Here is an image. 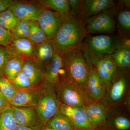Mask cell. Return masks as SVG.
<instances>
[{
    "label": "cell",
    "instance_id": "obj_8",
    "mask_svg": "<svg viewBox=\"0 0 130 130\" xmlns=\"http://www.w3.org/2000/svg\"><path fill=\"white\" fill-rule=\"evenodd\" d=\"M108 106L106 97L98 101H93L85 108L87 118L95 129L105 126Z\"/></svg>",
    "mask_w": 130,
    "mask_h": 130
},
{
    "label": "cell",
    "instance_id": "obj_36",
    "mask_svg": "<svg viewBox=\"0 0 130 130\" xmlns=\"http://www.w3.org/2000/svg\"><path fill=\"white\" fill-rule=\"evenodd\" d=\"M44 125V124L42 123L32 126H25L17 125L13 130H42Z\"/></svg>",
    "mask_w": 130,
    "mask_h": 130
},
{
    "label": "cell",
    "instance_id": "obj_15",
    "mask_svg": "<svg viewBox=\"0 0 130 130\" xmlns=\"http://www.w3.org/2000/svg\"><path fill=\"white\" fill-rule=\"evenodd\" d=\"M93 66L104 83L108 92L116 72L117 65L111 58L107 57L96 61Z\"/></svg>",
    "mask_w": 130,
    "mask_h": 130
},
{
    "label": "cell",
    "instance_id": "obj_39",
    "mask_svg": "<svg viewBox=\"0 0 130 130\" xmlns=\"http://www.w3.org/2000/svg\"><path fill=\"white\" fill-rule=\"evenodd\" d=\"M42 130H57L56 129H52V128H49L47 126H46L44 125V126H43V128L42 129Z\"/></svg>",
    "mask_w": 130,
    "mask_h": 130
},
{
    "label": "cell",
    "instance_id": "obj_1",
    "mask_svg": "<svg viewBox=\"0 0 130 130\" xmlns=\"http://www.w3.org/2000/svg\"><path fill=\"white\" fill-rule=\"evenodd\" d=\"M87 35L85 24L72 16L64 19L53 40L55 52L60 54L81 48Z\"/></svg>",
    "mask_w": 130,
    "mask_h": 130
},
{
    "label": "cell",
    "instance_id": "obj_3",
    "mask_svg": "<svg viewBox=\"0 0 130 130\" xmlns=\"http://www.w3.org/2000/svg\"><path fill=\"white\" fill-rule=\"evenodd\" d=\"M62 56L64 77L69 82L86 89L92 66L85 58L81 48L67 52Z\"/></svg>",
    "mask_w": 130,
    "mask_h": 130
},
{
    "label": "cell",
    "instance_id": "obj_31",
    "mask_svg": "<svg viewBox=\"0 0 130 130\" xmlns=\"http://www.w3.org/2000/svg\"><path fill=\"white\" fill-rule=\"evenodd\" d=\"M10 81L18 90L26 89L35 87L21 71L13 80Z\"/></svg>",
    "mask_w": 130,
    "mask_h": 130
},
{
    "label": "cell",
    "instance_id": "obj_19",
    "mask_svg": "<svg viewBox=\"0 0 130 130\" xmlns=\"http://www.w3.org/2000/svg\"><path fill=\"white\" fill-rule=\"evenodd\" d=\"M104 128L107 130H130V120L123 113H113L108 108Z\"/></svg>",
    "mask_w": 130,
    "mask_h": 130
},
{
    "label": "cell",
    "instance_id": "obj_7",
    "mask_svg": "<svg viewBox=\"0 0 130 130\" xmlns=\"http://www.w3.org/2000/svg\"><path fill=\"white\" fill-rule=\"evenodd\" d=\"M64 19L58 13L43 9L37 22L48 40H53L63 24Z\"/></svg>",
    "mask_w": 130,
    "mask_h": 130
},
{
    "label": "cell",
    "instance_id": "obj_14",
    "mask_svg": "<svg viewBox=\"0 0 130 130\" xmlns=\"http://www.w3.org/2000/svg\"><path fill=\"white\" fill-rule=\"evenodd\" d=\"M86 89L93 101H98L107 97L106 86L93 66L91 69Z\"/></svg>",
    "mask_w": 130,
    "mask_h": 130
},
{
    "label": "cell",
    "instance_id": "obj_5",
    "mask_svg": "<svg viewBox=\"0 0 130 130\" xmlns=\"http://www.w3.org/2000/svg\"><path fill=\"white\" fill-rule=\"evenodd\" d=\"M60 104L55 86L43 83L40 100L36 107L41 122L45 124L59 111Z\"/></svg>",
    "mask_w": 130,
    "mask_h": 130
},
{
    "label": "cell",
    "instance_id": "obj_21",
    "mask_svg": "<svg viewBox=\"0 0 130 130\" xmlns=\"http://www.w3.org/2000/svg\"><path fill=\"white\" fill-rule=\"evenodd\" d=\"M55 53L53 40H47L35 47L33 57L38 62L47 64L51 61Z\"/></svg>",
    "mask_w": 130,
    "mask_h": 130
},
{
    "label": "cell",
    "instance_id": "obj_37",
    "mask_svg": "<svg viewBox=\"0 0 130 130\" xmlns=\"http://www.w3.org/2000/svg\"><path fill=\"white\" fill-rule=\"evenodd\" d=\"M13 1L11 0H0V13L8 9Z\"/></svg>",
    "mask_w": 130,
    "mask_h": 130
},
{
    "label": "cell",
    "instance_id": "obj_17",
    "mask_svg": "<svg viewBox=\"0 0 130 130\" xmlns=\"http://www.w3.org/2000/svg\"><path fill=\"white\" fill-rule=\"evenodd\" d=\"M127 85L128 81L126 76L122 75L117 78L114 75L107 92L108 104L109 103L114 105L120 102L125 94Z\"/></svg>",
    "mask_w": 130,
    "mask_h": 130
},
{
    "label": "cell",
    "instance_id": "obj_10",
    "mask_svg": "<svg viewBox=\"0 0 130 130\" xmlns=\"http://www.w3.org/2000/svg\"><path fill=\"white\" fill-rule=\"evenodd\" d=\"M59 111L70 119L76 130H95L87 118L85 108L70 106L61 103Z\"/></svg>",
    "mask_w": 130,
    "mask_h": 130
},
{
    "label": "cell",
    "instance_id": "obj_2",
    "mask_svg": "<svg viewBox=\"0 0 130 130\" xmlns=\"http://www.w3.org/2000/svg\"><path fill=\"white\" fill-rule=\"evenodd\" d=\"M123 44L113 35L90 36L85 39L81 47L85 58L91 65L96 61L110 56Z\"/></svg>",
    "mask_w": 130,
    "mask_h": 130
},
{
    "label": "cell",
    "instance_id": "obj_11",
    "mask_svg": "<svg viewBox=\"0 0 130 130\" xmlns=\"http://www.w3.org/2000/svg\"><path fill=\"white\" fill-rule=\"evenodd\" d=\"M112 0H84L81 1L79 19L85 23L90 17L114 7Z\"/></svg>",
    "mask_w": 130,
    "mask_h": 130
},
{
    "label": "cell",
    "instance_id": "obj_23",
    "mask_svg": "<svg viewBox=\"0 0 130 130\" xmlns=\"http://www.w3.org/2000/svg\"><path fill=\"white\" fill-rule=\"evenodd\" d=\"M38 2L43 6L55 10L63 19L71 15L68 0H42Z\"/></svg>",
    "mask_w": 130,
    "mask_h": 130
},
{
    "label": "cell",
    "instance_id": "obj_33",
    "mask_svg": "<svg viewBox=\"0 0 130 130\" xmlns=\"http://www.w3.org/2000/svg\"><path fill=\"white\" fill-rule=\"evenodd\" d=\"M13 39L11 30L0 27V45L9 47Z\"/></svg>",
    "mask_w": 130,
    "mask_h": 130
},
{
    "label": "cell",
    "instance_id": "obj_4",
    "mask_svg": "<svg viewBox=\"0 0 130 130\" xmlns=\"http://www.w3.org/2000/svg\"><path fill=\"white\" fill-rule=\"evenodd\" d=\"M55 87L61 104L85 108L93 101L86 89L69 82L64 77L60 78Z\"/></svg>",
    "mask_w": 130,
    "mask_h": 130
},
{
    "label": "cell",
    "instance_id": "obj_38",
    "mask_svg": "<svg viewBox=\"0 0 130 130\" xmlns=\"http://www.w3.org/2000/svg\"><path fill=\"white\" fill-rule=\"evenodd\" d=\"M10 106V103L0 91V111Z\"/></svg>",
    "mask_w": 130,
    "mask_h": 130
},
{
    "label": "cell",
    "instance_id": "obj_25",
    "mask_svg": "<svg viewBox=\"0 0 130 130\" xmlns=\"http://www.w3.org/2000/svg\"><path fill=\"white\" fill-rule=\"evenodd\" d=\"M23 62V60L22 59L16 58H12L7 61L3 71L9 81L13 80L21 72Z\"/></svg>",
    "mask_w": 130,
    "mask_h": 130
},
{
    "label": "cell",
    "instance_id": "obj_18",
    "mask_svg": "<svg viewBox=\"0 0 130 130\" xmlns=\"http://www.w3.org/2000/svg\"><path fill=\"white\" fill-rule=\"evenodd\" d=\"M8 47L10 56L22 59L23 57L33 56L35 47L28 39L13 38L11 44Z\"/></svg>",
    "mask_w": 130,
    "mask_h": 130
},
{
    "label": "cell",
    "instance_id": "obj_28",
    "mask_svg": "<svg viewBox=\"0 0 130 130\" xmlns=\"http://www.w3.org/2000/svg\"><path fill=\"white\" fill-rule=\"evenodd\" d=\"M11 31L14 39L29 40V31L28 21L19 20Z\"/></svg>",
    "mask_w": 130,
    "mask_h": 130
},
{
    "label": "cell",
    "instance_id": "obj_26",
    "mask_svg": "<svg viewBox=\"0 0 130 130\" xmlns=\"http://www.w3.org/2000/svg\"><path fill=\"white\" fill-rule=\"evenodd\" d=\"M16 125L11 106L0 111V130H13Z\"/></svg>",
    "mask_w": 130,
    "mask_h": 130
},
{
    "label": "cell",
    "instance_id": "obj_34",
    "mask_svg": "<svg viewBox=\"0 0 130 130\" xmlns=\"http://www.w3.org/2000/svg\"><path fill=\"white\" fill-rule=\"evenodd\" d=\"M70 6L71 16L75 18L79 19L81 1L68 0Z\"/></svg>",
    "mask_w": 130,
    "mask_h": 130
},
{
    "label": "cell",
    "instance_id": "obj_35",
    "mask_svg": "<svg viewBox=\"0 0 130 130\" xmlns=\"http://www.w3.org/2000/svg\"><path fill=\"white\" fill-rule=\"evenodd\" d=\"M9 56L8 49L0 46V71H3V68L10 59Z\"/></svg>",
    "mask_w": 130,
    "mask_h": 130
},
{
    "label": "cell",
    "instance_id": "obj_9",
    "mask_svg": "<svg viewBox=\"0 0 130 130\" xmlns=\"http://www.w3.org/2000/svg\"><path fill=\"white\" fill-rule=\"evenodd\" d=\"M9 9L17 18L25 21H37L43 9L30 3L13 1Z\"/></svg>",
    "mask_w": 130,
    "mask_h": 130
},
{
    "label": "cell",
    "instance_id": "obj_29",
    "mask_svg": "<svg viewBox=\"0 0 130 130\" xmlns=\"http://www.w3.org/2000/svg\"><path fill=\"white\" fill-rule=\"evenodd\" d=\"M19 20L8 9L0 13V27L11 30Z\"/></svg>",
    "mask_w": 130,
    "mask_h": 130
},
{
    "label": "cell",
    "instance_id": "obj_22",
    "mask_svg": "<svg viewBox=\"0 0 130 130\" xmlns=\"http://www.w3.org/2000/svg\"><path fill=\"white\" fill-rule=\"evenodd\" d=\"M45 125L57 130H76L70 119L59 111L46 123Z\"/></svg>",
    "mask_w": 130,
    "mask_h": 130
},
{
    "label": "cell",
    "instance_id": "obj_13",
    "mask_svg": "<svg viewBox=\"0 0 130 130\" xmlns=\"http://www.w3.org/2000/svg\"><path fill=\"white\" fill-rule=\"evenodd\" d=\"M64 76L62 56L55 52L53 59L43 70V83L55 86L60 78Z\"/></svg>",
    "mask_w": 130,
    "mask_h": 130
},
{
    "label": "cell",
    "instance_id": "obj_32",
    "mask_svg": "<svg viewBox=\"0 0 130 130\" xmlns=\"http://www.w3.org/2000/svg\"><path fill=\"white\" fill-rule=\"evenodd\" d=\"M118 21L121 29L126 32L130 30V12L125 9L120 11L118 13Z\"/></svg>",
    "mask_w": 130,
    "mask_h": 130
},
{
    "label": "cell",
    "instance_id": "obj_27",
    "mask_svg": "<svg viewBox=\"0 0 130 130\" xmlns=\"http://www.w3.org/2000/svg\"><path fill=\"white\" fill-rule=\"evenodd\" d=\"M29 31V40L34 45H38L46 41V36L37 21H28Z\"/></svg>",
    "mask_w": 130,
    "mask_h": 130
},
{
    "label": "cell",
    "instance_id": "obj_16",
    "mask_svg": "<svg viewBox=\"0 0 130 130\" xmlns=\"http://www.w3.org/2000/svg\"><path fill=\"white\" fill-rule=\"evenodd\" d=\"M11 107L17 125L32 126L41 123L35 107Z\"/></svg>",
    "mask_w": 130,
    "mask_h": 130
},
{
    "label": "cell",
    "instance_id": "obj_12",
    "mask_svg": "<svg viewBox=\"0 0 130 130\" xmlns=\"http://www.w3.org/2000/svg\"><path fill=\"white\" fill-rule=\"evenodd\" d=\"M40 86H35L31 88L18 90L10 102L12 106L34 107L37 106L41 94Z\"/></svg>",
    "mask_w": 130,
    "mask_h": 130
},
{
    "label": "cell",
    "instance_id": "obj_24",
    "mask_svg": "<svg viewBox=\"0 0 130 130\" xmlns=\"http://www.w3.org/2000/svg\"><path fill=\"white\" fill-rule=\"evenodd\" d=\"M110 57L120 68L124 70L129 69L130 66L129 46L123 44Z\"/></svg>",
    "mask_w": 130,
    "mask_h": 130
},
{
    "label": "cell",
    "instance_id": "obj_40",
    "mask_svg": "<svg viewBox=\"0 0 130 130\" xmlns=\"http://www.w3.org/2000/svg\"><path fill=\"white\" fill-rule=\"evenodd\" d=\"M95 130H107L106 129H105L104 127H102V128H98V129H95Z\"/></svg>",
    "mask_w": 130,
    "mask_h": 130
},
{
    "label": "cell",
    "instance_id": "obj_6",
    "mask_svg": "<svg viewBox=\"0 0 130 130\" xmlns=\"http://www.w3.org/2000/svg\"><path fill=\"white\" fill-rule=\"evenodd\" d=\"M115 14L113 7L88 19L85 23L87 34L113 32L115 30Z\"/></svg>",
    "mask_w": 130,
    "mask_h": 130
},
{
    "label": "cell",
    "instance_id": "obj_20",
    "mask_svg": "<svg viewBox=\"0 0 130 130\" xmlns=\"http://www.w3.org/2000/svg\"><path fill=\"white\" fill-rule=\"evenodd\" d=\"M21 72L34 86H38L43 81V71L31 60H23Z\"/></svg>",
    "mask_w": 130,
    "mask_h": 130
},
{
    "label": "cell",
    "instance_id": "obj_30",
    "mask_svg": "<svg viewBox=\"0 0 130 130\" xmlns=\"http://www.w3.org/2000/svg\"><path fill=\"white\" fill-rule=\"evenodd\" d=\"M18 90L7 78L0 77V91L9 103Z\"/></svg>",
    "mask_w": 130,
    "mask_h": 130
}]
</instances>
